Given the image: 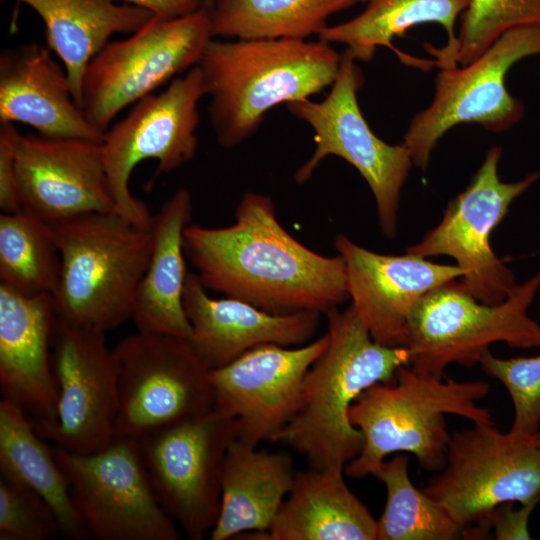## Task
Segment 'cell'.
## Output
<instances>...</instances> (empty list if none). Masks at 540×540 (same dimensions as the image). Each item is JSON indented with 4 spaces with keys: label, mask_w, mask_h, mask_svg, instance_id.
Returning a JSON list of instances; mask_svg holds the SVG:
<instances>
[{
    "label": "cell",
    "mask_w": 540,
    "mask_h": 540,
    "mask_svg": "<svg viewBox=\"0 0 540 540\" xmlns=\"http://www.w3.org/2000/svg\"><path fill=\"white\" fill-rule=\"evenodd\" d=\"M531 55H540V25L508 30L473 62L441 69L432 103L412 119L404 136L413 164L425 169L440 138L459 124L502 132L517 123L523 105L509 94L505 77L512 65Z\"/></svg>",
    "instance_id": "9a60e30c"
},
{
    "label": "cell",
    "mask_w": 540,
    "mask_h": 540,
    "mask_svg": "<svg viewBox=\"0 0 540 540\" xmlns=\"http://www.w3.org/2000/svg\"><path fill=\"white\" fill-rule=\"evenodd\" d=\"M60 270L49 223L25 209L0 215V283L26 295H53Z\"/></svg>",
    "instance_id": "4dcf8cb0"
},
{
    "label": "cell",
    "mask_w": 540,
    "mask_h": 540,
    "mask_svg": "<svg viewBox=\"0 0 540 540\" xmlns=\"http://www.w3.org/2000/svg\"><path fill=\"white\" fill-rule=\"evenodd\" d=\"M192 216V196L179 188L152 216V249L137 287L131 318L137 330L188 338L191 326L183 306L188 275L184 229Z\"/></svg>",
    "instance_id": "603a6c76"
},
{
    "label": "cell",
    "mask_w": 540,
    "mask_h": 540,
    "mask_svg": "<svg viewBox=\"0 0 540 540\" xmlns=\"http://www.w3.org/2000/svg\"><path fill=\"white\" fill-rule=\"evenodd\" d=\"M408 468L409 457L397 453L382 461L371 474L386 488L376 540L459 539L462 527L443 504L413 485Z\"/></svg>",
    "instance_id": "f546056e"
},
{
    "label": "cell",
    "mask_w": 540,
    "mask_h": 540,
    "mask_svg": "<svg viewBox=\"0 0 540 540\" xmlns=\"http://www.w3.org/2000/svg\"><path fill=\"white\" fill-rule=\"evenodd\" d=\"M256 447L237 438L227 451L212 540H227L244 532L265 536L293 486L296 471L290 455Z\"/></svg>",
    "instance_id": "d4e9b609"
},
{
    "label": "cell",
    "mask_w": 540,
    "mask_h": 540,
    "mask_svg": "<svg viewBox=\"0 0 540 540\" xmlns=\"http://www.w3.org/2000/svg\"><path fill=\"white\" fill-rule=\"evenodd\" d=\"M360 0H212V37L293 38L319 35L328 19Z\"/></svg>",
    "instance_id": "f1b7e54d"
},
{
    "label": "cell",
    "mask_w": 540,
    "mask_h": 540,
    "mask_svg": "<svg viewBox=\"0 0 540 540\" xmlns=\"http://www.w3.org/2000/svg\"><path fill=\"white\" fill-rule=\"evenodd\" d=\"M482 370L507 389L514 407L510 432L534 436L540 426V354L499 358L486 350L479 361Z\"/></svg>",
    "instance_id": "d6a6232c"
},
{
    "label": "cell",
    "mask_w": 540,
    "mask_h": 540,
    "mask_svg": "<svg viewBox=\"0 0 540 540\" xmlns=\"http://www.w3.org/2000/svg\"><path fill=\"white\" fill-rule=\"evenodd\" d=\"M59 534L57 519L46 502L0 475V540H49Z\"/></svg>",
    "instance_id": "836d02e7"
},
{
    "label": "cell",
    "mask_w": 540,
    "mask_h": 540,
    "mask_svg": "<svg viewBox=\"0 0 540 540\" xmlns=\"http://www.w3.org/2000/svg\"><path fill=\"white\" fill-rule=\"evenodd\" d=\"M16 405L0 401V475L40 496L53 511L60 535L71 540L91 537L72 500L52 448Z\"/></svg>",
    "instance_id": "4316f807"
},
{
    "label": "cell",
    "mask_w": 540,
    "mask_h": 540,
    "mask_svg": "<svg viewBox=\"0 0 540 540\" xmlns=\"http://www.w3.org/2000/svg\"><path fill=\"white\" fill-rule=\"evenodd\" d=\"M360 2H361V0H360Z\"/></svg>",
    "instance_id": "ab89813d"
},
{
    "label": "cell",
    "mask_w": 540,
    "mask_h": 540,
    "mask_svg": "<svg viewBox=\"0 0 540 540\" xmlns=\"http://www.w3.org/2000/svg\"><path fill=\"white\" fill-rule=\"evenodd\" d=\"M343 469L296 471L266 540H376L377 520L349 489Z\"/></svg>",
    "instance_id": "cb8c5ba5"
},
{
    "label": "cell",
    "mask_w": 540,
    "mask_h": 540,
    "mask_svg": "<svg viewBox=\"0 0 540 540\" xmlns=\"http://www.w3.org/2000/svg\"><path fill=\"white\" fill-rule=\"evenodd\" d=\"M536 505H521L515 508L514 503L497 506L481 521L485 522L497 540L531 539L529 518Z\"/></svg>",
    "instance_id": "d590c367"
},
{
    "label": "cell",
    "mask_w": 540,
    "mask_h": 540,
    "mask_svg": "<svg viewBox=\"0 0 540 540\" xmlns=\"http://www.w3.org/2000/svg\"><path fill=\"white\" fill-rule=\"evenodd\" d=\"M334 248L345 262L351 305L372 338L388 347H406L408 319L427 293L463 276L456 264H438L408 252L377 253L342 233Z\"/></svg>",
    "instance_id": "d6986e66"
},
{
    "label": "cell",
    "mask_w": 540,
    "mask_h": 540,
    "mask_svg": "<svg viewBox=\"0 0 540 540\" xmlns=\"http://www.w3.org/2000/svg\"><path fill=\"white\" fill-rule=\"evenodd\" d=\"M15 167L22 209L49 224L84 213L118 214L102 142L19 133Z\"/></svg>",
    "instance_id": "ac0fdd59"
},
{
    "label": "cell",
    "mask_w": 540,
    "mask_h": 540,
    "mask_svg": "<svg viewBox=\"0 0 540 540\" xmlns=\"http://www.w3.org/2000/svg\"><path fill=\"white\" fill-rule=\"evenodd\" d=\"M197 273L187 275L183 306L190 345L210 369H219L262 344L300 346L316 333L322 314H272L239 299L210 297Z\"/></svg>",
    "instance_id": "44dd1931"
},
{
    "label": "cell",
    "mask_w": 540,
    "mask_h": 540,
    "mask_svg": "<svg viewBox=\"0 0 540 540\" xmlns=\"http://www.w3.org/2000/svg\"><path fill=\"white\" fill-rule=\"evenodd\" d=\"M237 438V420L213 408L137 439L160 504L192 540H202L218 520L224 461Z\"/></svg>",
    "instance_id": "9c48e42d"
},
{
    "label": "cell",
    "mask_w": 540,
    "mask_h": 540,
    "mask_svg": "<svg viewBox=\"0 0 540 540\" xmlns=\"http://www.w3.org/2000/svg\"><path fill=\"white\" fill-rule=\"evenodd\" d=\"M539 289L540 270L517 283L497 304L478 301L457 280L430 291L408 319L409 365L420 373L443 377L450 364H479L482 354L497 342L512 348L540 347V324L528 315Z\"/></svg>",
    "instance_id": "8992f818"
},
{
    "label": "cell",
    "mask_w": 540,
    "mask_h": 540,
    "mask_svg": "<svg viewBox=\"0 0 540 540\" xmlns=\"http://www.w3.org/2000/svg\"><path fill=\"white\" fill-rule=\"evenodd\" d=\"M51 50L25 43L0 54V122L23 123L41 136L102 142L77 104L65 71Z\"/></svg>",
    "instance_id": "7402d4cb"
},
{
    "label": "cell",
    "mask_w": 540,
    "mask_h": 540,
    "mask_svg": "<svg viewBox=\"0 0 540 540\" xmlns=\"http://www.w3.org/2000/svg\"><path fill=\"white\" fill-rule=\"evenodd\" d=\"M57 322L52 294L26 295L0 283V390L35 427L56 419L50 349Z\"/></svg>",
    "instance_id": "ffe728a7"
},
{
    "label": "cell",
    "mask_w": 540,
    "mask_h": 540,
    "mask_svg": "<svg viewBox=\"0 0 540 540\" xmlns=\"http://www.w3.org/2000/svg\"><path fill=\"white\" fill-rule=\"evenodd\" d=\"M113 353L119 389L115 438L137 440L214 408L211 370L187 338L137 331Z\"/></svg>",
    "instance_id": "8fae6325"
},
{
    "label": "cell",
    "mask_w": 540,
    "mask_h": 540,
    "mask_svg": "<svg viewBox=\"0 0 540 540\" xmlns=\"http://www.w3.org/2000/svg\"><path fill=\"white\" fill-rule=\"evenodd\" d=\"M363 82L361 69L344 51L331 90L322 101L308 98L287 104L291 114L314 131V151L296 170L294 180L299 184L308 181L330 155L344 159L367 182L376 203L380 229L387 238L394 239L401 190L413 161L403 143L390 145L369 127L357 98Z\"/></svg>",
    "instance_id": "ba28073f"
},
{
    "label": "cell",
    "mask_w": 540,
    "mask_h": 540,
    "mask_svg": "<svg viewBox=\"0 0 540 540\" xmlns=\"http://www.w3.org/2000/svg\"><path fill=\"white\" fill-rule=\"evenodd\" d=\"M50 226L61 256L53 294L58 321L106 333L131 318L151 254L150 228L137 227L115 213L99 212Z\"/></svg>",
    "instance_id": "5b68a950"
},
{
    "label": "cell",
    "mask_w": 540,
    "mask_h": 540,
    "mask_svg": "<svg viewBox=\"0 0 540 540\" xmlns=\"http://www.w3.org/2000/svg\"><path fill=\"white\" fill-rule=\"evenodd\" d=\"M501 153L500 147H491L467 187L448 203L440 222L406 248L424 258L454 259L463 271L457 284L486 304L504 301L517 284L513 271L493 251L491 234L512 202L540 179L539 170L519 181H501Z\"/></svg>",
    "instance_id": "5bb4252c"
},
{
    "label": "cell",
    "mask_w": 540,
    "mask_h": 540,
    "mask_svg": "<svg viewBox=\"0 0 540 540\" xmlns=\"http://www.w3.org/2000/svg\"><path fill=\"white\" fill-rule=\"evenodd\" d=\"M540 25V0H468L455 40L437 49L427 45L440 69L465 66L508 30Z\"/></svg>",
    "instance_id": "1f68e13d"
},
{
    "label": "cell",
    "mask_w": 540,
    "mask_h": 540,
    "mask_svg": "<svg viewBox=\"0 0 540 540\" xmlns=\"http://www.w3.org/2000/svg\"><path fill=\"white\" fill-rule=\"evenodd\" d=\"M18 1L41 17L48 48L62 61L80 108L83 77L92 59L112 35L131 34L154 17L146 9L114 0Z\"/></svg>",
    "instance_id": "484cf974"
},
{
    "label": "cell",
    "mask_w": 540,
    "mask_h": 540,
    "mask_svg": "<svg viewBox=\"0 0 540 540\" xmlns=\"http://www.w3.org/2000/svg\"><path fill=\"white\" fill-rule=\"evenodd\" d=\"M490 392L483 380L458 381L400 366L389 382L366 389L352 404L349 418L364 437L361 452L344 469L351 478H363L394 453H411L429 472L445 465L451 434L445 415H457L473 424H494L488 408L478 401Z\"/></svg>",
    "instance_id": "277c9868"
},
{
    "label": "cell",
    "mask_w": 540,
    "mask_h": 540,
    "mask_svg": "<svg viewBox=\"0 0 540 540\" xmlns=\"http://www.w3.org/2000/svg\"><path fill=\"white\" fill-rule=\"evenodd\" d=\"M340 60L341 54L321 39L212 38L197 66L218 144L240 145L275 106L331 87Z\"/></svg>",
    "instance_id": "7a4b0ae2"
},
{
    "label": "cell",
    "mask_w": 540,
    "mask_h": 540,
    "mask_svg": "<svg viewBox=\"0 0 540 540\" xmlns=\"http://www.w3.org/2000/svg\"><path fill=\"white\" fill-rule=\"evenodd\" d=\"M537 438H538V441H539V443H540V431H539L538 434H537Z\"/></svg>",
    "instance_id": "74e56055"
},
{
    "label": "cell",
    "mask_w": 540,
    "mask_h": 540,
    "mask_svg": "<svg viewBox=\"0 0 540 540\" xmlns=\"http://www.w3.org/2000/svg\"><path fill=\"white\" fill-rule=\"evenodd\" d=\"M18 135L14 123L0 122V208L6 213L22 209L15 167Z\"/></svg>",
    "instance_id": "e575fe53"
},
{
    "label": "cell",
    "mask_w": 540,
    "mask_h": 540,
    "mask_svg": "<svg viewBox=\"0 0 540 540\" xmlns=\"http://www.w3.org/2000/svg\"><path fill=\"white\" fill-rule=\"evenodd\" d=\"M325 315L328 346L305 375L299 411L271 442L304 455L311 468L344 470L364 443L350 407L369 387L392 381L411 352L377 343L351 304Z\"/></svg>",
    "instance_id": "3957f363"
},
{
    "label": "cell",
    "mask_w": 540,
    "mask_h": 540,
    "mask_svg": "<svg viewBox=\"0 0 540 540\" xmlns=\"http://www.w3.org/2000/svg\"><path fill=\"white\" fill-rule=\"evenodd\" d=\"M328 342L326 332L294 348L262 344L210 371L214 409L237 420L238 439L254 446L271 441L294 418L305 375Z\"/></svg>",
    "instance_id": "e0dca14e"
},
{
    "label": "cell",
    "mask_w": 540,
    "mask_h": 540,
    "mask_svg": "<svg viewBox=\"0 0 540 540\" xmlns=\"http://www.w3.org/2000/svg\"><path fill=\"white\" fill-rule=\"evenodd\" d=\"M72 500L98 540H180L177 524L160 504L138 441L115 438L90 454L52 447Z\"/></svg>",
    "instance_id": "4fadbf2b"
},
{
    "label": "cell",
    "mask_w": 540,
    "mask_h": 540,
    "mask_svg": "<svg viewBox=\"0 0 540 540\" xmlns=\"http://www.w3.org/2000/svg\"><path fill=\"white\" fill-rule=\"evenodd\" d=\"M205 96L196 65L132 105L128 113L104 134V164L117 213L133 225L149 229L147 205L129 188L135 167L156 160L157 174L170 173L192 161L198 148L199 102Z\"/></svg>",
    "instance_id": "30bf717a"
},
{
    "label": "cell",
    "mask_w": 540,
    "mask_h": 540,
    "mask_svg": "<svg viewBox=\"0 0 540 540\" xmlns=\"http://www.w3.org/2000/svg\"><path fill=\"white\" fill-rule=\"evenodd\" d=\"M183 247L207 290L272 314L325 315L349 299L343 258L324 256L299 242L281 225L273 200L262 193H244L229 226L189 224Z\"/></svg>",
    "instance_id": "6da1fadb"
},
{
    "label": "cell",
    "mask_w": 540,
    "mask_h": 540,
    "mask_svg": "<svg viewBox=\"0 0 540 540\" xmlns=\"http://www.w3.org/2000/svg\"><path fill=\"white\" fill-rule=\"evenodd\" d=\"M126 4L141 7L154 16L163 19H174L198 11L205 0H119Z\"/></svg>",
    "instance_id": "8d00e7d4"
},
{
    "label": "cell",
    "mask_w": 540,
    "mask_h": 540,
    "mask_svg": "<svg viewBox=\"0 0 540 540\" xmlns=\"http://www.w3.org/2000/svg\"><path fill=\"white\" fill-rule=\"evenodd\" d=\"M538 434V433H537ZM534 436L473 424L451 433L444 467L423 488L463 528L504 503L540 502V443Z\"/></svg>",
    "instance_id": "7c38bea8"
},
{
    "label": "cell",
    "mask_w": 540,
    "mask_h": 540,
    "mask_svg": "<svg viewBox=\"0 0 540 540\" xmlns=\"http://www.w3.org/2000/svg\"><path fill=\"white\" fill-rule=\"evenodd\" d=\"M206 4L174 19L154 16L130 36L109 42L83 77L81 109L105 134L125 108L196 66L212 39Z\"/></svg>",
    "instance_id": "52a82bcc"
},
{
    "label": "cell",
    "mask_w": 540,
    "mask_h": 540,
    "mask_svg": "<svg viewBox=\"0 0 540 540\" xmlns=\"http://www.w3.org/2000/svg\"><path fill=\"white\" fill-rule=\"evenodd\" d=\"M366 8L354 18L327 26L318 38L327 43L346 46L345 52L355 61L369 62L378 47H392L394 38L422 23L440 24L448 34L446 45L456 35L457 18L468 0H361Z\"/></svg>",
    "instance_id": "83f0119b"
},
{
    "label": "cell",
    "mask_w": 540,
    "mask_h": 540,
    "mask_svg": "<svg viewBox=\"0 0 540 540\" xmlns=\"http://www.w3.org/2000/svg\"><path fill=\"white\" fill-rule=\"evenodd\" d=\"M212 0H206V2H211Z\"/></svg>",
    "instance_id": "f35d334b"
},
{
    "label": "cell",
    "mask_w": 540,
    "mask_h": 540,
    "mask_svg": "<svg viewBox=\"0 0 540 540\" xmlns=\"http://www.w3.org/2000/svg\"><path fill=\"white\" fill-rule=\"evenodd\" d=\"M57 381L55 422L34 426L55 446L79 454L95 453L115 440L119 411L117 367L105 332L57 322L52 342Z\"/></svg>",
    "instance_id": "2e32d148"
}]
</instances>
